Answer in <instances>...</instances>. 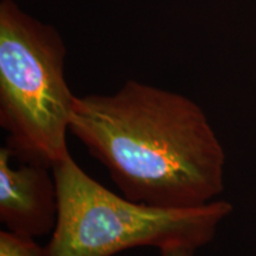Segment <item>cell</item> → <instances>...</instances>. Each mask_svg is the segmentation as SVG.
<instances>
[{
    "label": "cell",
    "mask_w": 256,
    "mask_h": 256,
    "mask_svg": "<svg viewBox=\"0 0 256 256\" xmlns=\"http://www.w3.org/2000/svg\"><path fill=\"white\" fill-rule=\"evenodd\" d=\"M58 220V194L52 168L18 162L0 148V220L5 230L36 238L52 234Z\"/></svg>",
    "instance_id": "obj_4"
},
{
    "label": "cell",
    "mask_w": 256,
    "mask_h": 256,
    "mask_svg": "<svg viewBox=\"0 0 256 256\" xmlns=\"http://www.w3.org/2000/svg\"><path fill=\"white\" fill-rule=\"evenodd\" d=\"M69 128L128 200L188 209L224 190L222 144L178 92L130 80L114 94L76 96Z\"/></svg>",
    "instance_id": "obj_1"
},
{
    "label": "cell",
    "mask_w": 256,
    "mask_h": 256,
    "mask_svg": "<svg viewBox=\"0 0 256 256\" xmlns=\"http://www.w3.org/2000/svg\"><path fill=\"white\" fill-rule=\"evenodd\" d=\"M194 252L188 247H172L160 250V256H194Z\"/></svg>",
    "instance_id": "obj_6"
},
{
    "label": "cell",
    "mask_w": 256,
    "mask_h": 256,
    "mask_svg": "<svg viewBox=\"0 0 256 256\" xmlns=\"http://www.w3.org/2000/svg\"><path fill=\"white\" fill-rule=\"evenodd\" d=\"M58 220L43 256H113L127 249L197 250L215 238L232 206L214 200L203 206L168 209L133 202L106 188L72 156L52 168Z\"/></svg>",
    "instance_id": "obj_2"
},
{
    "label": "cell",
    "mask_w": 256,
    "mask_h": 256,
    "mask_svg": "<svg viewBox=\"0 0 256 256\" xmlns=\"http://www.w3.org/2000/svg\"><path fill=\"white\" fill-rule=\"evenodd\" d=\"M66 49L55 28L0 4V126L18 162L52 168L66 144L76 96L64 75Z\"/></svg>",
    "instance_id": "obj_3"
},
{
    "label": "cell",
    "mask_w": 256,
    "mask_h": 256,
    "mask_svg": "<svg viewBox=\"0 0 256 256\" xmlns=\"http://www.w3.org/2000/svg\"><path fill=\"white\" fill-rule=\"evenodd\" d=\"M0 256H43V247H40L34 238H24L8 230H2Z\"/></svg>",
    "instance_id": "obj_5"
}]
</instances>
